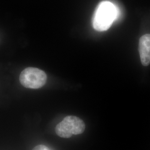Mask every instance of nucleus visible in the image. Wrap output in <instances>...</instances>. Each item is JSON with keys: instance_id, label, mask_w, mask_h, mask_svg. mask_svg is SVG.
Segmentation results:
<instances>
[{"instance_id": "nucleus-4", "label": "nucleus", "mask_w": 150, "mask_h": 150, "mask_svg": "<svg viewBox=\"0 0 150 150\" xmlns=\"http://www.w3.org/2000/svg\"><path fill=\"white\" fill-rule=\"evenodd\" d=\"M140 59L142 65L147 66L150 64V34L140 38L139 44Z\"/></svg>"}, {"instance_id": "nucleus-1", "label": "nucleus", "mask_w": 150, "mask_h": 150, "mask_svg": "<svg viewBox=\"0 0 150 150\" xmlns=\"http://www.w3.org/2000/svg\"><path fill=\"white\" fill-rule=\"evenodd\" d=\"M120 16V10L115 4L110 1H102L95 12L93 27L98 31H106Z\"/></svg>"}, {"instance_id": "nucleus-2", "label": "nucleus", "mask_w": 150, "mask_h": 150, "mask_svg": "<svg viewBox=\"0 0 150 150\" xmlns=\"http://www.w3.org/2000/svg\"><path fill=\"white\" fill-rule=\"evenodd\" d=\"M85 123L75 116H68L56 127V134L62 138H70L74 134H82L85 129Z\"/></svg>"}, {"instance_id": "nucleus-5", "label": "nucleus", "mask_w": 150, "mask_h": 150, "mask_svg": "<svg viewBox=\"0 0 150 150\" xmlns=\"http://www.w3.org/2000/svg\"><path fill=\"white\" fill-rule=\"evenodd\" d=\"M32 150H49L48 147L46 146L43 145H38L36 146L35 148L33 149Z\"/></svg>"}, {"instance_id": "nucleus-3", "label": "nucleus", "mask_w": 150, "mask_h": 150, "mask_svg": "<svg viewBox=\"0 0 150 150\" xmlns=\"http://www.w3.org/2000/svg\"><path fill=\"white\" fill-rule=\"evenodd\" d=\"M47 79L46 73L36 67H27L20 75V82L22 86L31 89H38L43 87Z\"/></svg>"}]
</instances>
